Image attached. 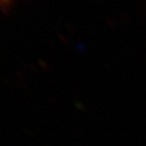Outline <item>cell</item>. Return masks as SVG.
<instances>
[{"instance_id": "cell-1", "label": "cell", "mask_w": 146, "mask_h": 146, "mask_svg": "<svg viewBox=\"0 0 146 146\" xmlns=\"http://www.w3.org/2000/svg\"><path fill=\"white\" fill-rule=\"evenodd\" d=\"M11 0H0V5L1 6H8L11 3Z\"/></svg>"}]
</instances>
